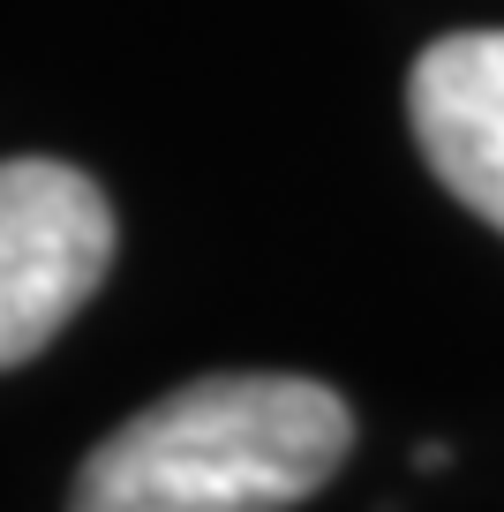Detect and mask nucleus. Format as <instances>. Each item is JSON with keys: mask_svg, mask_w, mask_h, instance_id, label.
I'll return each mask as SVG.
<instances>
[{"mask_svg": "<svg viewBox=\"0 0 504 512\" xmlns=\"http://www.w3.org/2000/svg\"><path fill=\"white\" fill-rule=\"evenodd\" d=\"M407 121L429 174L504 234V31H452L414 61Z\"/></svg>", "mask_w": 504, "mask_h": 512, "instance_id": "7ed1b4c3", "label": "nucleus"}, {"mask_svg": "<svg viewBox=\"0 0 504 512\" xmlns=\"http://www.w3.org/2000/svg\"><path fill=\"white\" fill-rule=\"evenodd\" d=\"M354 452L347 400L286 369H226L143 407L83 460L68 512H294Z\"/></svg>", "mask_w": 504, "mask_h": 512, "instance_id": "f257e3e1", "label": "nucleus"}, {"mask_svg": "<svg viewBox=\"0 0 504 512\" xmlns=\"http://www.w3.org/2000/svg\"><path fill=\"white\" fill-rule=\"evenodd\" d=\"M113 272V204L83 166H0V369L31 362Z\"/></svg>", "mask_w": 504, "mask_h": 512, "instance_id": "f03ea898", "label": "nucleus"}]
</instances>
